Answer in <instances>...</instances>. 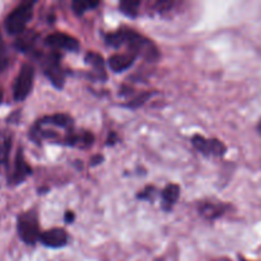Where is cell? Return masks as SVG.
Listing matches in <instances>:
<instances>
[{
  "label": "cell",
  "mask_w": 261,
  "mask_h": 261,
  "mask_svg": "<svg viewBox=\"0 0 261 261\" xmlns=\"http://www.w3.org/2000/svg\"><path fill=\"white\" fill-rule=\"evenodd\" d=\"M41 125L45 126H56L60 129H66L68 132L73 130V119L66 114H55L51 116H45L41 120H38Z\"/></svg>",
  "instance_id": "cell-11"
},
{
  "label": "cell",
  "mask_w": 261,
  "mask_h": 261,
  "mask_svg": "<svg viewBox=\"0 0 261 261\" xmlns=\"http://www.w3.org/2000/svg\"><path fill=\"white\" fill-rule=\"evenodd\" d=\"M105 41L109 46L112 47H120L125 46L129 51V54L137 56H143L148 61H155L160 58V51L157 46L152 42V40L144 37L140 33L135 32L130 28H121L116 32L107 33Z\"/></svg>",
  "instance_id": "cell-1"
},
{
  "label": "cell",
  "mask_w": 261,
  "mask_h": 261,
  "mask_svg": "<svg viewBox=\"0 0 261 261\" xmlns=\"http://www.w3.org/2000/svg\"><path fill=\"white\" fill-rule=\"evenodd\" d=\"M12 148V137L7 133H0V166L7 165Z\"/></svg>",
  "instance_id": "cell-15"
},
{
  "label": "cell",
  "mask_w": 261,
  "mask_h": 261,
  "mask_svg": "<svg viewBox=\"0 0 261 261\" xmlns=\"http://www.w3.org/2000/svg\"><path fill=\"white\" fill-rule=\"evenodd\" d=\"M240 261H250V260H246V259H244L242 256H240Z\"/></svg>",
  "instance_id": "cell-27"
},
{
  "label": "cell",
  "mask_w": 261,
  "mask_h": 261,
  "mask_svg": "<svg viewBox=\"0 0 261 261\" xmlns=\"http://www.w3.org/2000/svg\"><path fill=\"white\" fill-rule=\"evenodd\" d=\"M74 219H75V214L73 213L71 211H68L65 212V216H64V221H65V223H73Z\"/></svg>",
  "instance_id": "cell-22"
},
{
  "label": "cell",
  "mask_w": 261,
  "mask_h": 261,
  "mask_svg": "<svg viewBox=\"0 0 261 261\" xmlns=\"http://www.w3.org/2000/svg\"><path fill=\"white\" fill-rule=\"evenodd\" d=\"M3 97H4V92H3L2 86H0V103H2V102H3Z\"/></svg>",
  "instance_id": "cell-26"
},
{
  "label": "cell",
  "mask_w": 261,
  "mask_h": 261,
  "mask_svg": "<svg viewBox=\"0 0 261 261\" xmlns=\"http://www.w3.org/2000/svg\"><path fill=\"white\" fill-rule=\"evenodd\" d=\"M8 66V51L7 46H5L4 40L2 37V33H0V73L5 70V68Z\"/></svg>",
  "instance_id": "cell-20"
},
{
  "label": "cell",
  "mask_w": 261,
  "mask_h": 261,
  "mask_svg": "<svg viewBox=\"0 0 261 261\" xmlns=\"http://www.w3.org/2000/svg\"><path fill=\"white\" fill-rule=\"evenodd\" d=\"M98 5L99 2H91V0H75L71 3V8L76 15H83L87 10L93 9Z\"/></svg>",
  "instance_id": "cell-17"
},
{
  "label": "cell",
  "mask_w": 261,
  "mask_h": 261,
  "mask_svg": "<svg viewBox=\"0 0 261 261\" xmlns=\"http://www.w3.org/2000/svg\"><path fill=\"white\" fill-rule=\"evenodd\" d=\"M19 36L20 37L15 42V47L22 51V53H27V51H30L32 48L37 35L35 32H23Z\"/></svg>",
  "instance_id": "cell-16"
},
{
  "label": "cell",
  "mask_w": 261,
  "mask_h": 261,
  "mask_svg": "<svg viewBox=\"0 0 261 261\" xmlns=\"http://www.w3.org/2000/svg\"><path fill=\"white\" fill-rule=\"evenodd\" d=\"M68 233L63 228H53L40 234V242L50 249H60L68 244Z\"/></svg>",
  "instance_id": "cell-8"
},
{
  "label": "cell",
  "mask_w": 261,
  "mask_h": 261,
  "mask_svg": "<svg viewBox=\"0 0 261 261\" xmlns=\"http://www.w3.org/2000/svg\"><path fill=\"white\" fill-rule=\"evenodd\" d=\"M46 45L50 46L54 50H66V51H76L81 45H79V41L76 38H74L73 36L66 35L63 32H55L51 33L46 37Z\"/></svg>",
  "instance_id": "cell-7"
},
{
  "label": "cell",
  "mask_w": 261,
  "mask_h": 261,
  "mask_svg": "<svg viewBox=\"0 0 261 261\" xmlns=\"http://www.w3.org/2000/svg\"><path fill=\"white\" fill-rule=\"evenodd\" d=\"M228 206L223 203H214V201H204L199 205V213L203 216L204 218L209 219V221H214V219L219 218L226 213Z\"/></svg>",
  "instance_id": "cell-10"
},
{
  "label": "cell",
  "mask_w": 261,
  "mask_h": 261,
  "mask_svg": "<svg viewBox=\"0 0 261 261\" xmlns=\"http://www.w3.org/2000/svg\"><path fill=\"white\" fill-rule=\"evenodd\" d=\"M86 63L94 69V71H96L99 78H107L106 69H105V60L102 55H99L98 53H94V51H89L86 55Z\"/></svg>",
  "instance_id": "cell-14"
},
{
  "label": "cell",
  "mask_w": 261,
  "mask_h": 261,
  "mask_svg": "<svg viewBox=\"0 0 261 261\" xmlns=\"http://www.w3.org/2000/svg\"><path fill=\"white\" fill-rule=\"evenodd\" d=\"M103 161V155L102 154H97L93 155L91 160V166H97V165H101V162Z\"/></svg>",
  "instance_id": "cell-24"
},
{
  "label": "cell",
  "mask_w": 261,
  "mask_h": 261,
  "mask_svg": "<svg viewBox=\"0 0 261 261\" xmlns=\"http://www.w3.org/2000/svg\"><path fill=\"white\" fill-rule=\"evenodd\" d=\"M35 2H24L12 10L5 18V28L9 35H22L33 15Z\"/></svg>",
  "instance_id": "cell-2"
},
{
  "label": "cell",
  "mask_w": 261,
  "mask_h": 261,
  "mask_svg": "<svg viewBox=\"0 0 261 261\" xmlns=\"http://www.w3.org/2000/svg\"><path fill=\"white\" fill-rule=\"evenodd\" d=\"M180 186L177 184H170L162 190V208L165 212H170L180 198Z\"/></svg>",
  "instance_id": "cell-13"
},
{
  "label": "cell",
  "mask_w": 261,
  "mask_h": 261,
  "mask_svg": "<svg viewBox=\"0 0 261 261\" xmlns=\"http://www.w3.org/2000/svg\"><path fill=\"white\" fill-rule=\"evenodd\" d=\"M135 56L132 54H115L109 59L110 69L115 73H122V71L127 70L130 66L134 64Z\"/></svg>",
  "instance_id": "cell-12"
},
{
  "label": "cell",
  "mask_w": 261,
  "mask_h": 261,
  "mask_svg": "<svg viewBox=\"0 0 261 261\" xmlns=\"http://www.w3.org/2000/svg\"><path fill=\"white\" fill-rule=\"evenodd\" d=\"M152 96V93H148V92H145V93H140L138 94L135 98L130 99L129 103L126 105V107H130V109H138V107L143 106V105L145 103V102L148 101V98Z\"/></svg>",
  "instance_id": "cell-19"
},
{
  "label": "cell",
  "mask_w": 261,
  "mask_h": 261,
  "mask_svg": "<svg viewBox=\"0 0 261 261\" xmlns=\"http://www.w3.org/2000/svg\"><path fill=\"white\" fill-rule=\"evenodd\" d=\"M43 71H45L46 76L50 79L51 83L56 88H63L64 83H65V73H64L63 68H61L60 63V55L58 53H51L46 56L45 61H43Z\"/></svg>",
  "instance_id": "cell-5"
},
{
  "label": "cell",
  "mask_w": 261,
  "mask_h": 261,
  "mask_svg": "<svg viewBox=\"0 0 261 261\" xmlns=\"http://www.w3.org/2000/svg\"><path fill=\"white\" fill-rule=\"evenodd\" d=\"M117 140H119V138H117L116 133H110L106 143H107V145H114V144H116Z\"/></svg>",
  "instance_id": "cell-23"
},
{
  "label": "cell",
  "mask_w": 261,
  "mask_h": 261,
  "mask_svg": "<svg viewBox=\"0 0 261 261\" xmlns=\"http://www.w3.org/2000/svg\"><path fill=\"white\" fill-rule=\"evenodd\" d=\"M139 5L140 2H138V0H122V2H120L119 7L120 10L125 15L134 18L138 14V8H139Z\"/></svg>",
  "instance_id": "cell-18"
},
{
  "label": "cell",
  "mask_w": 261,
  "mask_h": 261,
  "mask_svg": "<svg viewBox=\"0 0 261 261\" xmlns=\"http://www.w3.org/2000/svg\"><path fill=\"white\" fill-rule=\"evenodd\" d=\"M191 143H193V145L199 152L205 155L223 157L227 153L226 144L219 139H206V138L201 137V135L195 134L191 138Z\"/></svg>",
  "instance_id": "cell-6"
},
{
  "label": "cell",
  "mask_w": 261,
  "mask_h": 261,
  "mask_svg": "<svg viewBox=\"0 0 261 261\" xmlns=\"http://www.w3.org/2000/svg\"><path fill=\"white\" fill-rule=\"evenodd\" d=\"M155 193H157V190H155L154 186H148V188H145L144 190L140 191L139 194H138V199H142V200H152L154 199V195Z\"/></svg>",
  "instance_id": "cell-21"
},
{
  "label": "cell",
  "mask_w": 261,
  "mask_h": 261,
  "mask_svg": "<svg viewBox=\"0 0 261 261\" xmlns=\"http://www.w3.org/2000/svg\"><path fill=\"white\" fill-rule=\"evenodd\" d=\"M256 132H257V134L261 137V119L259 120V122H257V125H256Z\"/></svg>",
  "instance_id": "cell-25"
},
{
  "label": "cell",
  "mask_w": 261,
  "mask_h": 261,
  "mask_svg": "<svg viewBox=\"0 0 261 261\" xmlns=\"http://www.w3.org/2000/svg\"><path fill=\"white\" fill-rule=\"evenodd\" d=\"M17 231L18 236L24 244L33 245L40 241V227H38V219L33 212H25L22 213L17 219Z\"/></svg>",
  "instance_id": "cell-3"
},
{
  "label": "cell",
  "mask_w": 261,
  "mask_h": 261,
  "mask_svg": "<svg viewBox=\"0 0 261 261\" xmlns=\"http://www.w3.org/2000/svg\"><path fill=\"white\" fill-rule=\"evenodd\" d=\"M31 175H32V168L25 162L22 149H19L17 152V155H15L14 168H13V172L9 177V182L12 185H19Z\"/></svg>",
  "instance_id": "cell-9"
},
{
  "label": "cell",
  "mask_w": 261,
  "mask_h": 261,
  "mask_svg": "<svg viewBox=\"0 0 261 261\" xmlns=\"http://www.w3.org/2000/svg\"><path fill=\"white\" fill-rule=\"evenodd\" d=\"M35 81V68L32 64H23L13 86V97L17 102H22L30 96Z\"/></svg>",
  "instance_id": "cell-4"
}]
</instances>
